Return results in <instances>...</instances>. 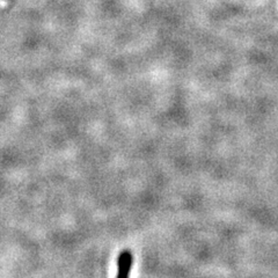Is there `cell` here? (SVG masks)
Returning <instances> with one entry per match:
<instances>
[{
  "mask_svg": "<svg viewBox=\"0 0 278 278\" xmlns=\"http://www.w3.org/2000/svg\"><path fill=\"white\" fill-rule=\"evenodd\" d=\"M118 271L116 278H129L132 267V255L129 250H124L120 254L117 261Z\"/></svg>",
  "mask_w": 278,
  "mask_h": 278,
  "instance_id": "1",
  "label": "cell"
}]
</instances>
